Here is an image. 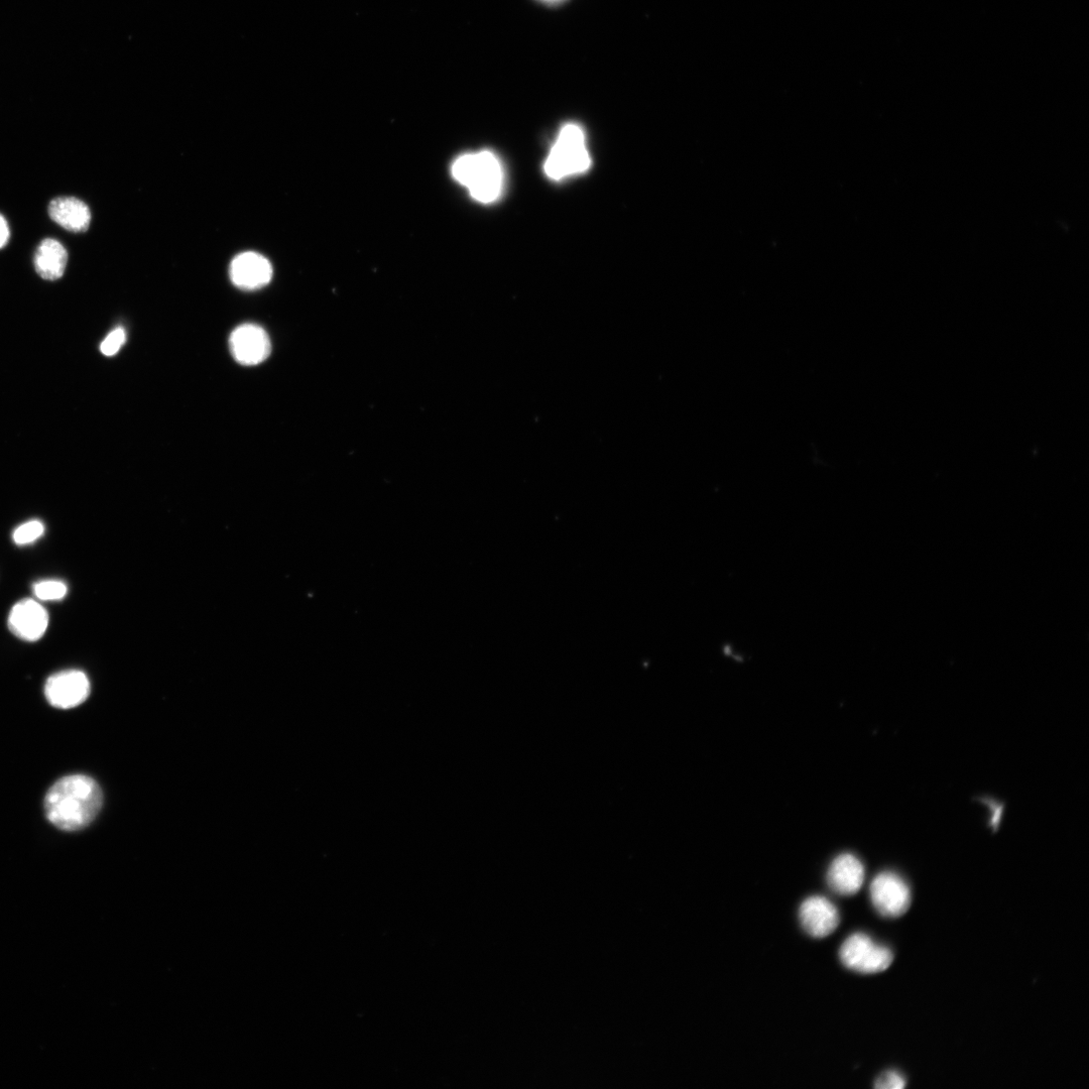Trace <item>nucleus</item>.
<instances>
[{
	"label": "nucleus",
	"mask_w": 1089,
	"mask_h": 1089,
	"mask_svg": "<svg viewBox=\"0 0 1089 1089\" xmlns=\"http://www.w3.org/2000/svg\"><path fill=\"white\" fill-rule=\"evenodd\" d=\"M102 804V791L92 778L71 775L51 787L45 798V811L57 828L78 831L93 822Z\"/></svg>",
	"instance_id": "f257e3e1"
},
{
	"label": "nucleus",
	"mask_w": 1089,
	"mask_h": 1089,
	"mask_svg": "<svg viewBox=\"0 0 1089 1089\" xmlns=\"http://www.w3.org/2000/svg\"><path fill=\"white\" fill-rule=\"evenodd\" d=\"M452 176L468 189L474 200L481 203L495 202L503 190V168L492 152L482 151L459 157L452 165Z\"/></svg>",
	"instance_id": "f03ea898"
},
{
	"label": "nucleus",
	"mask_w": 1089,
	"mask_h": 1089,
	"mask_svg": "<svg viewBox=\"0 0 1089 1089\" xmlns=\"http://www.w3.org/2000/svg\"><path fill=\"white\" fill-rule=\"evenodd\" d=\"M591 164L582 129L566 125L560 132L545 163V172L553 180L582 174Z\"/></svg>",
	"instance_id": "7ed1b4c3"
},
{
	"label": "nucleus",
	"mask_w": 1089,
	"mask_h": 1089,
	"mask_svg": "<svg viewBox=\"0 0 1089 1089\" xmlns=\"http://www.w3.org/2000/svg\"><path fill=\"white\" fill-rule=\"evenodd\" d=\"M839 959L847 970L875 975L888 970L894 961V954L889 947L876 942L868 934L858 932L843 941Z\"/></svg>",
	"instance_id": "20e7f679"
},
{
	"label": "nucleus",
	"mask_w": 1089,
	"mask_h": 1089,
	"mask_svg": "<svg viewBox=\"0 0 1089 1089\" xmlns=\"http://www.w3.org/2000/svg\"><path fill=\"white\" fill-rule=\"evenodd\" d=\"M871 901L876 911L886 918H898L908 912L912 895L909 885L892 872L879 874L870 888Z\"/></svg>",
	"instance_id": "39448f33"
},
{
	"label": "nucleus",
	"mask_w": 1089,
	"mask_h": 1089,
	"mask_svg": "<svg viewBox=\"0 0 1089 1089\" xmlns=\"http://www.w3.org/2000/svg\"><path fill=\"white\" fill-rule=\"evenodd\" d=\"M233 358L242 366H258L271 354L272 344L266 330L248 323L238 326L229 337Z\"/></svg>",
	"instance_id": "423d86ee"
},
{
	"label": "nucleus",
	"mask_w": 1089,
	"mask_h": 1089,
	"mask_svg": "<svg viewBox=\"0 0 1089 1089\" xmlns=\"http://www.w3.org/2000/svg\"><path fill=\"white\" fill-rule=\"evenodd\" d=\"M90 694L87 675L79 670H68L50 676L45 684L48 702L60 709H71L82 704Z\"/></svg>",
	"instance_id": "0eeeda50"
},
{
	"label": "nucleus",
	"mask_w": 1089,
	"mask_h": 1089,
	"mask_svg": "<svg viewBox=\"0 0 1089 1089\" xmlns=\"http://www.w3.org/2000/svg\"><path fill=\"white\" fill-rule=\"evenodd\" d=\"M799 921L809 936L822 939L837 929L840 924V913L827 898L812 896L801 904Z\"/></svg>",
	"instance_id": "6e6552de"
},
{
	"label": "nucleus",
	"mask_w": 1089,
	"mask_h": 1089,
	"mask_svg": "<svg viewBox=\"0 0 1089 1089\" xmlns=\"http://www.w3.org/2000/svg\"><path fill=\"white\" fill-rule=\"evenodd\" d=\"M48 626V612L43 605L31 598L23 599L15 604L9 617L11 632L19 639L30 643L41 640Z\"/></svg>",
	"instance_id": "1a4fd4ad"
},
{
	"label": "nucleus",
	"mask_w": 1089,
	"mask_h": 1089,
	"mask_svg": "<svg viewBox=\"0 0 1089 1089\" xmlns=\"http://www.w3.org/2000/svg\"><path fill=\"white\" fill-rule=\"evenodd\" d=\"M231 282L242 290H258L267 286L273 278L271 263L257 253L240 254L229 269Z\"/></svg>",
	"instance_id": "9d476101"
},
{
	"label": "nucleus",
	"mask_w": 1089,
	"mask_h": 1089,
	"mask_svg": "<svg viewBox=\"0 0 1089 1089\" xmlns=\"http://www.w3.org/2000/svg\"><path fill=\"white\" fill-rule=\"evenodd\" d=\"M865 878L866 871L863 863L851 854L838 856L827 872V884L830 890L845 897L858 894L864 885Z\"/></svg>",
	"instance_id": "9b49d317"
},
{
	"label": "nucleus",
	"mask_w": 1089,
	"mask_h": 1089,
	"mask_svg": "<svg viewBox=\"0 0 1089 1089\" xmlns=\"http://www.w3.org/2000/svg\"><path fill=\"white\" fill-rule=\"evenodd\" d=\"M51 218L71 232H84L89 228L91 213L89 207L75 197H58L49 205Z\"/></svg>",
	"instance_id": "f8f14e48"
},
{
	"label": "nucleus",
	"mask_w": 1089,
	"mask_h": 1089,
	"mask_svg": "<svg viewBox=\"0 0 1089 1089\" xmlns=\"http://www.w3.org/2000/svg\"><path fill=\"white\" fill-rule=\"evenodd\" d=\"M68 262L66 249L56 239L43 240L35 254V268L38 275L47 281H56L63 277Z\"/></svg>",
	"instance_id": "ddd939ff"
},
{
	"label": "nucleus",
	"mask_w": 1089,
	"mask_h": 1089,
	"mask_svg": "<svg viewBox=\"0 0 1089 1089\" xmlns=\"http://www.w3.org/2000/svg\"><path fill=\"white\" fill-rule=\"evenodd\" d=\"M67 592V585L59 580H44L34 585L35 595L45 601L61 600L67 595Z\"/></svg>",
	"instance_id": "4468645a"
},
{
	"label": "nucleus",
	"mask_w": 1089,
	"mask_h": 1089,
	"mask_svg": "<svg viewBox=\"0 0 1089 1089\" xmlns=\"http://www.w3.org/2000/svg\"><path fill=\"white\" fill-rule=\"evenodd\" d=\"M45 533V526L41 521L34 520L21 525L13 534L17 545L25 546L36 542Z\"/></svg>",
	"instance_id": "2eb2a0df"
},
{
	"label": "nucleus",
	"mask_w": 1089,
	"mask_h": 1089,
	"mask_svg": "<svg viewBox=\"0 0 1089 1089\" xmlns=\"http://www.w3.org/2000/svg\"><path fill=\"white\" fill-rule=\"evenodd\" d=\"M127 340L124 328H116L111 331L100 345L101 352L106 356L115 355Z\"/></svg>",
	"instance_id": "dca6fc26"
},
{
	"label": "nucleus",
	"mask_w": 1089,
	"mask_h": 1089,
	"mask_svg": "<svg viewBox=\"0 0 1089 1089\" xmlns=\"http://www.w3.org/2000/svg\"><path fill=\"white\" fill-rule=\"evenodd\" d=\"M906 1084L907 1080L903 1074L890 1070L878 1077L875 1087L877 1089H903Z\"/></svg>",
	"instance_id": "f3484780"
},
{
	"label": "nucleus",
	"mask_w": 1089,
	"mask_h": 1089,
	"mask_svg": "<svg viewBox=\"0 0 1089 1089\" xmlns=\"http://www.w3.org/2000/svg\"><path fill=\"white\" fill-rule=\"evenodd\" d=\"M10 240V227L6 218L0 214V250L4 249Z\"/></svg>",
	"instance_id": "a211bd4d"
},
{
	"label": "nucleus",
	"mask_w": 1089,
	"mask_h": 1089,
	"mask_svg": "<svg viewBox=\"0 0 1089 1089\" xmlns=\"http://www.w3.org/2000/svg\"><path fill=\"white\" fill-rule=\"evenodd\" d=\"M546 2H558V0H546Z\"/></svg>",
	"instance_id": "6ab92c4d"
}]
</instances>
